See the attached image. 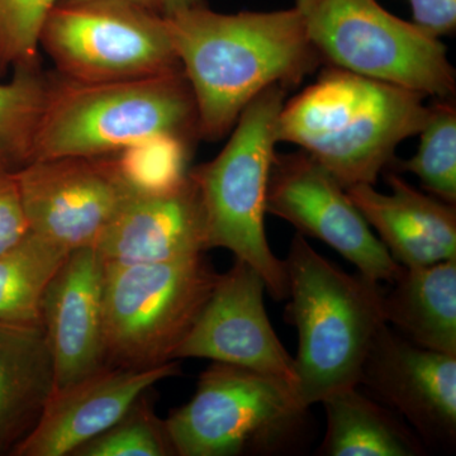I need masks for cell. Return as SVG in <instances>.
Instances as JSON below:
<instances>
[{
    "instance_id": "obj_21",
    "label": "cell",
    "mask_w": 456,
    "mask_h": 456,
    "mask_svg": "<svg viewBox=\"0 0 456 456\" xmlns=\"http://www.w3.org/2000/svg\"><path fill=\"white\" fill-rule=\"evenodd\" d=\"M68 251L28 235L0 254V320L41 323V302Z\"/></svg>"
},
{
    "instance_id": "obj_14",
    "label": "cell",
    "mask_w": 456,
    "mask_h": 456,
    "mask_svg": "<svg viewBox=\"0 0 456 456\" xmlns=\"http://www.w3.org/2000/svg\"><path fill=\"white\" fill-rule=\"evenodd\" d=\"M179 371L178 360L150 369L104 365L55 389L40 421L12 456L73 455L79 446L121 419L141 395Z\"/></svg>"
},
{
    "instance_id": "obj_1",
    "label": "cell",
    "mask_w": 456,
    "mask_h": 456,
    "mask_svg": "<svg viewBox=\"0 0 456 456\" xmlns=\"http://www.w3.org/2000/svg\"><path fill=\"white\" fill-rule=\"evenodd\" d=\"M165 20L207 140L222 139L263 90L294 88L323 64L296 7L224 14L203 4Z\"/></svg>"
},
{
    "instance_id": "obj_6",
    "label": "cell",
    "mask_w": 456,
    "mask_h": 456,
    "mask_svg": "<svg viewBox=\"0 0 456 456\" xmlns=\"http://www.w3.org/2000/svg\"><path fill=\"white\" fill-rule=\"evenodd\" d=\"M308 413L284 380L213 362L165 424L176 456L277 455L302 439Z\"/></svg>"
},
{
    "instance_id": "obj_29",
    "label": "cell",
    "mask_w": 456,
    "mask_h": 456,
    "mask_svg": "<svg viewBox=\"0 0 456 456\" xmlns=\"http://www.w3.org/2000/svg\"><path fill=\"white\" fill-rule=\"evenodd\" d=\"M123 2L139 5L164 18L174 16L185 9L204 4L203 0H123Z\"/></svg>"
},
{
    "instance_id": "obj_4",
    "label": "cell",
    "mask_w": 456,
    "mask_h": 456,
    "mask_svg": "<svg viewBox=\"0 0 456 456\" xmlns=\"http://www.w3.org/2000/svg\"><path fill=\"white\" fill-rule=\"evenodd\" d=\"M198 134L193 90L183 70L110 83L50 84L27 163L102 158L159 137Z\"/></svg>"
},
{
    "instance_id": "obj_22",
    "label": "cell",
    "mask_w": 456,
    "mask_h": 456,
    "mask_svg": "<svg viewBox=\"0 0 456 456\" xmlns=\"http://www.w3.org/2000/svg\"><path fill=\"white\" fill-rule=\"evenodd\" d=\"M421 142L412 159L393 160L398 171L415 174L435 198L456 204V106L452 98L439 99L419 131Z\"/></svg>"
},
{
    "instance_id": "obj_23",
    "label": "cell",
    "mask_w": 456,
    "mask_h": 456,
    "mask_svg": "<svg viewBox=\"0 0 456 456\" xmlns=\"http://www.w3.org/2000/svg\"><path fill=\"white\" fill-rule=\"evenodd\" d=\"M49 86L32 65L18 66L13 79L0 84V164L12 169L28 161Z\"/></svg>"
},
{
    "instance_id": "obj_7",
    "label": "cell",
    "mask_w": 456,
    "mask_h": 456,
    "mask_svg": "<svg viewBox=\"0 0 456 456\" xmlns=\"http://www.w3.org/2000/svg\"><path fill=\"white\" fill-rule=\"evenodd\" d=\"M218 278L203 254L169 263L104 264V365L150 369L174 362Z\"/></svg>"
},
{
    "instance_id": "obj_3",
    "label": "cell",
    "mask_w": 456,
    "mask_h": 456,
    "mask_svg": "<svg viewBox=\"0 0 456 456\" xmlns=\"http://www.w3.org/2000/svg\"><path fill=\"white\" fill-rule=\"evenodd\" d=\"M287 320L297 329L296 393L305 407L359 386L375 336L386 323L384 289L349 274L314 250L299 233L284 260Z\"/></svg>"
},
{
    "instance_id": "obj_15",
    "label": "cell",
    "mask_w": 456,
    "mask_h": 456,
    "mask_svg": "<svg viewBox=\"0 0 456 456\" xmlns=\"http://www.w3.org/2000/svg\"><path fill=\"white\" fill-rule=\"evenodd\" d=\"M103 264L169 263L209 250L200 191L189 175L165 191H132L94 246Z\"/></svg>"
},
{
    "instance_id": "obj_10",
    "label": "cell",
    "mask_w": 456,
    "mask_h": 456,
    "mask_svg": "<svg viewBox=\"0 0 456 456\" xmlns=\"http://www.w3.org/2000/svg\"><path fill=\"white\" fill-rule=\"evenodd\" d=\"M266 213L289 222L302 236L325 242L377 283H391L402 266L378 239L358 207L307 152L277 154L270 167Z\"/></svg>"
},
{
    "instance_id": "obj_16",
    "label": "cell",
    "mask_w": 456,
    "mask_h": 456,
    "mask_svg": "<svg viewBox=\"0 0 456 456\" xmlns=\"http://www.w3.org/2000/svg\"><path fill=\"white\" fill-rule=\"evenodd\" d=\"M104 264L94 246L71 251L41 302L56 389L104 367Z\"/></svg>"
},
{
    "instance_id": "obj_20",
    "label": "cell",
    "mask_w": 456,
    "mask_h": 456,
    "mask_svg": "<svg viewBox=\"0 0 456 456\" xmlns=\"http://www.w3.org/2000/svg\"><path fill=\"white\" fill-rule=\"evenodd\" d=\"M326 434L320 454L326 456H421L428 446L406 421L359 387L327 395Z\"/></svg>"
},
{
    "instance_id": "obj_17",
    "label": "cell",
    "mask_w": 456,
    "mask_h": 456,
    "mask_svg": "<svg viewBox=\"0 0 456 456\" xmlns=\"http://www.w3.org/2000/svg\"><path fill=\"white\" fill-rule=\"evenodd\" d=\"M389 194L374 185L346 188L369 226L403 268H419L456 256V208L426 196L408 184L397 171H387Z\"/></svg>"
},
{
    "instance_id": "obj_11",
    "label": "cell",
    "mask_w": 456,
    "mask_h": 456,
    "mask_svg": "<svg viewBox=\"0 0 456 456\" xmlns=\"http://www.w3.org/2000/svg\"><path fill=\"white\" fill-rule=\"evenodd\" d=\"M29 232L68 253L95 246L134 188L118 161L64 158L16 170Z\"/></svg>"
},
{
    "instance_id": "obj_9",
    "label": "cell",
    "mask_w": 456,
    "mask_h": 456,
    "mask_svg": "<svg viewBox=\"0 0 456 456\" xmlns=\"http://www.w3.org/2000/svg\"><path fill=\"white\" fill-rule=\"evenodd\" d=\"M40 44L66 79L110 83L183 70L167 20L123 0H65Z\"/></svg>"
},
{
    "instance_id": "obj_19",
    "label": "cell",
    "mask_w": 456,
    "mask_h": 456,
    "mask_svg": "<svg viewBox=\"0 0 456 456\" xmlns=\"http://www.w3.org/2000/svg\"><path fill=\"white\" fill-rule=\"evenodd\" d=\"M384 289V320L425 349L456 356V256L399 270Z\"/></svg>"
},
{
    "instance_id": "obj_28",
    "label": "cell",
    "mask_w": 456,
    "mask_h": 456,
    "mask_svg": "<svg viewBox=\"0 0 456 456\" xmlns=\"http://www.w3.org/2000/svg\"><path fill=\"white\" fill-rule=\"evenodd\" d=\"M413 25L431 37L452 35L456 28V0H408Z\"/></svg>"
},
{
    "instance_id": "obj_27",
    "label": "cell",
    "mask_w": 456,
    "mask_h": 456,
    "mask_svg": "<svg viewBox=\"0 0 456 456\" xmlns=\"http://www.w3.org/2000/svg\"><path fill=\"white\" fill-rule=\"evenodd\" d=\"M28 233L16 170L0 164V254L20 244Z\"/></svg>"
},
{
    "instance_id": "obj_18",
    "label": "cell",
    "mask_w": 456,
    "mask_h": 456,
    "mask_svg": "<svg viewBox=\"0 0 456 456\" xmlns=\"http://www.w3.org/2000/svg\"><path fill=\"white\" fill-rule=\"evenodd\" d=\"M55 389L42 323L0 320V456L12 455L31 434Z\"/></svg>"
},
{
    "instance_id": "obj_25",
    "label": "cell",
    "mask_w": 456,
    "mask_h": 456,
    "mask_svg": "<svg viewBox=\"0 0 456 456\" xmlns=\"http://www.w3.org/2000/svg\"><path fill=\"white\" fill-rule=\"evenodd\" d=\"M122 152L117 161L134 191H165L175 187L188 176L185 141L159 137Z\"/></svg>"
},
{
    "instance_id": "obj_24",
    "label": "cell",
    "mask_w": 456,
    "mask_h": 456,
    "mask_svg": "<svg viewBox=\"0 0 456 456\" xmlns=\"http://www.w3.org/2000/svg\"><path fill=\"white\" fill-rule=\"evenodd\" d=\"M147 392L121 419L71 456H175L165 419L156 415Z\"/></svg>"
},
{
    "instance_id": "obj_13",
    "label": "cell",
    "mask_w": 456,
    "mask_h": 456,
    "mask_svg": "<svg viewBox=\"0 0 456 456\" xmlns=\"http://www.w3.org/2000/svg\"><path fill=\"white\" fill-rule=\"evenodd\" d=\"M265 289L259 273L236 259L220 274L175 360L208 359L251 369L284 380L296 391L294 358L270 323Z\"/></svg>"
},
{
    "instance_id": "obj_12",
    "label": "cell",
    "mask_w": 456,
    "mask_h": 456,
    "mask_svg": "<svg viewBox=\"0 0 456 456\" xmlns=\"http://www.w3.org/2000/svg\"><path fill=\"white\" fill-rule=\"evenodd\" d=\"M359 386L402 417L426 446L455 448L456 356L419 346L384 323Z\"/></svg>"
},
{
    "instance_id": "obj_26",
    "label": "cell",
    "mask_w": 456,
    "mask_h": 456,
    "mask_svg": "<svg viewBox=\"0 0 456 456\" xmlns=\"http://www.w3.org/2000/svg\"><path fill=\"white\" fill-rule=\"evenodd\" d=\"M62 0H0V68L32 65L42 27Z\"/></svg>"
},
{
    "instance_id": "obj_8",
    "label": "cell",
    "mask_w": 456,
    "mask_h": 456,
    "mask_svg": "<svg viewBox=\"0 0 456 456\" xmlns=\"http://www.w3.org/2000/svg\"><path fill=\"white\" fill-rule=\"evenodd\" d=\"M323 64L448 99L456 73L439 38L393 16L377 0H296Z\"/></svg>"
},
{
    "instance_id": "obj_2",
    "label": "cell",
    "mask_w": 456,
    "mask_h": 456,
    "mask_svg": "<svg viewBox=\"0 0 456 456\" xmlns=\"http://www.w3.org/2000/svg\"><path fill=\"white\" fill-rule=\"evenodd\" d=\"M425 95L327 66L317 82L284 103L278 142L310 154L345 189L377 183L402 141L430 114Z\"/></svg>"
},
{
    "instance_id": "obj_5",
    "label": "cell",
    "mask_w": 456,
    "mask_h": 456,
    "mask_svg": "<svg viewBox=\"0 0 456 456\" xmlns=\"http://www.w3.org/2000/svg\"><path fill=\"white\" fill-rule=\"evenodd\" d=\"M285 86H269L240 114L227 145L209 163L189 171L200 191L208 248L230 250L259 273L275 301L288 297L284 260L265 233L266 189L278 143Z\"/></svg>"
}]
</instances>
